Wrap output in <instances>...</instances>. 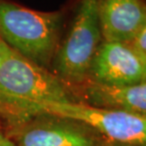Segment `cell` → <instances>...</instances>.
Masks as SVG:
<instances>
[{"instance_id":"6da1fadb","label":"cell","mask_w":146,"mask_h":146,"mask_svg":"<svg viewBox=\"0 0 146 146\" xmlns=\"http://www.w3.org/2000/svg\"><path fill=\"white\" fill-rule=\"evenodd\" d=\"M77 102L72 91L50 70L7 45L0 63V120L4 129L37 116L44 104Z\"/></svg>"},{"instance_id":"7a4b0ae2","label":"cell","mask_w":146,"mask_h":146,"mask_svg":"<svg viewBox=\"0 0 146 146\" xmlns=\"http://www.w3.org/2000/svg\"><path fill=\"white\" fill-rule=\"evenodd\" d=\"M68 6L39 11L0 0V37L14 51L45 69L51 66L66 26Z\"/></svg>"},{"instance_id":"3957f363","label":"cell","mask_w":146,"mask_h":146,"mask_svg":"<svg viewBox=\"0 0 146 146\" xmlns=\"http://www.w3.org/2000/svg\"><path fill=\"white\" fill-rule=\"evenodd\" d=\"M68 24L49 70L74 94L88 81L89 69L103 42L98 0H71Z\"/></svg>"},{"instance_id":"277c9868","label":"cell","mask_w":146,"mask_h":146,"mask_svg":"<svg viewBox=\"0 0 146 146\" xmlns=\"http://www.w3.org/2000/svg\"><path fill=\"white\" fill-rule=\"evenodd\" d=\"M44 112L81 122L108 141L146 146V115L123 110L96 108L79 101L40 105L37 114Z\"/></svg>"},{"instance_id":"5b68a950","label":"cell","mask_w":146,"mask_h":146,"mask_svg":"<svg viewBox=\"0 0 146 146\" xmlns=\"http://www.w3.org/2000/svg\"><path fill=\"white\" fill-rule=\"evenodd\" d=\"M5 131L15 146H102L107 141L85 123L47 112Z\"/></svg>"},{"instance_id":"8992f818","label":"cell","mask_w":146,"mask_h":146,"mask_svg":"<svg viewBox=\"0 0 146 146\" xmlns=\"http://www.w3.org/2000/svg\"><path fill=\"white\" fill-rule=\"evenodd\" d=\"M120 88L146 82V57L129 43L103 41L89 69L88 81Z\"/></svg>"},{"instance_id":"52a82bcc","label":"cell","mask_w":146,"mask_h":146,"mask_svg":"<svg viewBox=\"0 0 146 146\" xmlns=\"http://www.w3.org/2000/svg\"><path fill=\"white\" fill-rule=\"evenodd\" d=\"M103 41L129 43L146 24V0H98Z\"/></svg>"},{"instance_id":"ba28073f","label":"cell","mask_w":146,"mask_h":146,"mask_svg":"<svg viewBox=\"0 0 146 146\" xmlns=\"http://www.w3.org/2000/svg\"><path fill=\"white\" fill-rule=\"evenodd\" d=\"M77 101L96 108L146 115V82L128 87H106L87 82L74 92Z\"/></svg>"},{"instance_id":"9c48e42d","label":"cell","mask_w":146,"mask_h":146,"mask_svg":"<svg viewBox=\"0 0 146 146\" xmlns=\"http://www.w3.org/2000/svg\"><path fill=\"white\" fill-rule=\"evenodd\" d=\"M129 44L136 51L146 57V24L141 27V29L135 36V38L129 42Z\"/></svg>"},{"instance_id":"30bf717a","label":"cell","mask_w":146,"mask_h":146,"mask_svg":"<svg viewBox=\"0 0 146 146\" xmlns=\"http://www.w3.org/2000/svg\"><path fill=\"white\" fill-rule=\"evenodd\" d=\"M0 146H15L8 137L4 127H0Z\"/></svg>"},{"instance_id":"8fae6325","label":"cell","mask_w":146,"mask_h":146,"mask_svg":"<svg viewBox=\"0 0 146 146\" xmlns=\"http://www.w3.org/2000/svg\"><path fill=\"white\" fill-rule=\"evenodd\" d=\"M6 47H7V43H6L0 37V63L3 60V57H4V53L6 50Z\"/></svg>"},{"instance_id":"7c38bea8","label":"cell","mask_w":146,"mask_h":146,"mask_svg":"<svg viewBox=\"0 0 146 146\" xmlns=\"http://www.w3.org/2000/svg\"><path fill=\"white\" fill-rule=\"evenodd\" d=\"M102 146H134L129 144H123V143H117V142H111V141H106Z\"/></svg>"},{"instance_id":"4fadbf2b","label":"cell","mask_w":146,"mask_h":146,"mask_svg":"<svg viewBox=\"0 0 146 146\" xmlns=\"http://www.w3.org/2000/svg\"><path fill=\"white\" fill-rule=\"evenodd\" d=\"M0 127H3V125H2V122H1V120H0Z\"/></svg>"}]
</instances>
